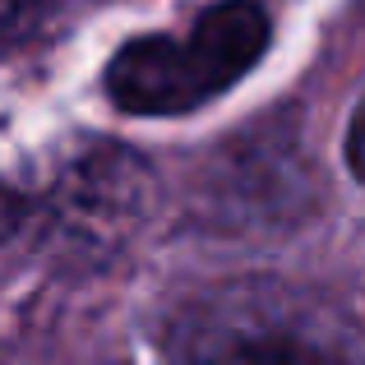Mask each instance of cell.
Listing matches in <instances>:
<instances>
[{
  "label": "cell",
  "instance_id": "1",
  "mask_svg": "<svg viewBox=\"0 0 365 365\" xmlns=\"http://www.w3.org/2000/svg\"><path fill=\"white\" fill-rule=\"evenodd\" d=\"M268 46L255 0L213 5L185 37H134L107 65V93L134 116H176L227 93Z\"/></svg>",
  "mask_w": 365,
  "mask_h": 365
},
{
  "label": "cell",
  "instance_id": "2",
  "mask_svg": "<svg viewBox=\"0 0 365 365\" xmlns=\"http://www.w3.org/2000/svg\"><path fill=\"white\" fill-rule=\"evenodd\" d=\"M176 365H365L338 324L296 296L232 292L185 319Z\"/></svg>",
  "mask_w": 365,
  "mask_h": 365
},
{
  "label": "cell",
  "instance_id": "3",
  "mask_svg": "<svg viewBox=\"0 0 365 365\" xmlns=\"http://www.w3.org/2000/svg\"><path fill=\"white\" fill-rule=\"evenodd\" d=\"M42 19V0H0V56L14 51Z\"/></svg>",
  "mask_w": 365,
  "mask_h": 365
},
{
  "label": "cell",
  "instance_id": "4",
  "mask_svg": "<svg viewBox=\"0 0 365 365\" xmlns=\"http://www.w3.org/2000/svg\"><path fill=\"white\" fill-rule=\"evenodd\" d=\"M347 162H351V171L365 180V102L356 107V116H351V130H347Z\"/></svg>",
  "mask_w": 365,
  "mask_h": 365
},
{
  "label": "cell",
  "instance_id": "5",
  "mask_svg": "<svg viewBox=\"0 0 365 365\" xmlns=\"http://www.w3.org/2000/svg\"><path fill=\"white\" fill-rule=\"evenodd\" d=\"M19 217H24V204H19V199L0 185V241H5V236L19 227Z\"/></svg>",
  "mask_w": 365,
  "mask_h": 365
}]
</instances>
